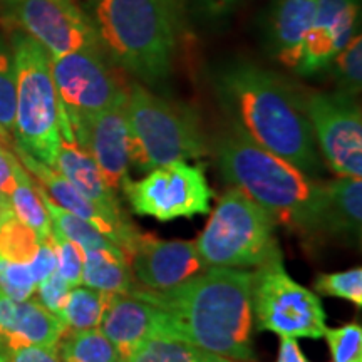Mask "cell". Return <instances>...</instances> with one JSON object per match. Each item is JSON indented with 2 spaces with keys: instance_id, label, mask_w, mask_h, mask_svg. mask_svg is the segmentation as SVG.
<instances>
[{
  "instance_id": "obj_1",
  "label": "cell",
  "mask_w": 362,
  "mask_h": 362,
  "mask_svg": "<svg viewBox=\"0 0 362 362\" xmlns=\"http://www.w3.org/2000/svg\"><path fill=\"white\" fill-rule=\"evenodd\" d=\"M253 272L208 267L166 291L136 287L129 296L156 309L158 336L187 341L235 362H252Z\"/></svg>"
},
{
  "instance_id": "obj_2",
  "label": "cell",
  "mask_w": 362,
  "mask_h": 362,
  "mask_svg": "<svg viewBox=\"0 0 362 362\" xmlns=\"http://www.w3.org/2000/svg\"><path fill=\"white\" fill-rule=\"evenodd\" d=\"M216 89L232 126L253 143L310 178L322 171L314 131L302 110L297 88L275 72L242 62L221 72Z\"/></svg>"
},
{
  "instance_id": "obj_3",
  "label": "cell",
  "mask_w": 362,
  "mask_h": 362,
  "mask_svg": "<svg viewBox=\"0 0 362 362\" xmlns=\"http://www.w3.org/2000/svg\"><path fill=\"white\" fill-rule=\"evenodd\" d=\"M214 153L230 187L260 205L274 223L302 237L325 235V181H315L297 166L253 143L232 126L215 138Z\"/></svg>"
},
{
  "instance_id": "obj_4",
  "label": "cell",
  "mask_w": 362,
  "mask_h": 362,
  "mask_svg": "<svg viewBox=\"0 0 362 362\" xmlns=\"http://www.w3.org/2000/svg\"><path fill=\"white\" fill-rule=\"evenodd\" d=\"M89 17L112 64L148 84L168 78L178 40L176 0H90Z\"/></svg>"
},
{
  "instance_id": "obj_5",
  "label": "cell",
  "mask_w": 362,
  "mask_h": 362,
  "mask_svg": "<svg viewBox=\"0 0 362 362\" xmlns=\"http://www.w3.org/2000/svg\"><path fill=\"white\" fill-rule=\"evenodd\" d=\"M126 119L131 163L141 171L200 160L210 153L197 111L188 104L156 96L141 84L129 86Z\"/></svg>"
},
{
  "instance_id": "obj_6",
  "label": "cell",
  "mask_w": 362,
  "mask_h": 362,
  "mask_svg": "<svg viewBox=\"0 0 362 362\" xmlns=\"http://www.w3.org/2000/svg\"><path fill=\"white\" fill-rule=\"evenodd\" d=\"M16 71V146L54 166L61 144V103L51 74V57L24 33L13 34Z\"/></svg>"
},
{
  "instance_id": "obj_7",
  "label": "cell",
  "mask_w": 362,
  "mask_h": 362,
  "mask_svg": "<svg viewBox=\"0 0 362 362\" xmlns=\"http://www.w3.org/2000/svg\"><path fill=\"white\" fill-rule=\"evenodd\" d=\"M208 267L250 269L282 259L270 215L238 188H228L197 242Z\"/></svg>"
},
{
  "instance_id": "obj_8",
  "label": "cell",
  "mask_w": 362,
  "mask_h": 362,
  "mask_svg": "<svg viewBox=\"0 0 362 362\" xmlns=\"http://www.w3.org/2000/svg\"><path fill=\"white\" fill-rule=\"evenodd\" d=\"M253 325L280 337L322 339L325 310L314 292L285 270L284 257L257 267L252 284Z\"/></svg>"
},
{
  "instance_id": "obj_9",
  "label": "cell",
  "mask_w": 362,
  "mask_h": 362,
  "mask_svg": "<svg viewBox=\"0 0 362 362\" xmlns=\"http://www.w3.org/2000/svg\"><path fill=\"white\" fill-rule=\"evenodd\" d=\"M136 215L151 216L158 221L192 218L211 210L214 189L205 175V165L175 161L148 171L141 180H129L121 185Z\"/></svg>"
},
{
  "instance_id": "obj_10",
  "label": "cell",
  "mask_w": 362,
  "mask_h": 362,
  "mask_svg": "<svg viewBox=\"0 0 362 362\" xmlns=\"http://www.w3.org/2000/svg\"><path fill=\"white\" fill-rule=\"evenodd\" d=\"M51 74L69 121L128 101L129 86L101 49L51 57Z\"/></svg>"
},
{
  "instance_id": "obj_11",
  "label": "cell",
  "mask_w": 362,
  "mask_h": 362,
  "mask_svg": "<svg viewBox=\"0 0 362 362\" xmlns=\"http://www.w3.org/2000/svg\"><path fill=\"white\" fill-rule=\"evenodd\" d=\"M302 110L329 168L339 176L362 175V112L356 98L298 89Z\"/></svg>"
},
{
  "instance_id": "obj_12",
  "label": "cell",
  "mask_w": 362,
  "mask_h": 362,
  "mask_svg": "<svg viewBox=\"0 0 362 362\" xmlns=\"http://www.w3.org/2000/svg\"><path fill=\"white\" fill-rule=\"evenodd\" d=\"M0 6L11 24L42 45L49 57L101 49L93 21L74 0H0Z\"/></svg>"
},
{
  "instance_id": "obj_13",
  "label": "cell",
  "mask_w": 362,
  "mask_h": 362,
  "mask_svg": "<svg viewBox=\"0 0 362 362\" xmlns=\"http://www.w3.org/2000/svg\"><path fill=\"white\" fill-rule=\"evenodd\" d=\"M54 170L61 173L81 194H84L98 210L110 218L121 237V250L129 260L134 250L139 233L133 221L124 214L123 206L117 200L116 192L106 183L101 170L88 153L79 146L72 133L71 123L66 112L61 111V144L54 161Z\"/></svg>"
},
{
  "instance_id": "obj_14",
  "label": "cell",
  "mask_w": 362,
  "mask_h": 362,
  "mask_svg": "<svg viewBox=\"0 0 362 362\" xmlns=\"http://www.w3.org/2000/svg\"><path fill=\"white\" fill-rule=\"evenodd\" d=\"M76 141L93 158L112 189H121L129 176L131 148L126 103L96 115L71 119Z\"/></svg>"
},
{
  "instance_id": "obj_15",
  "label": "cell",
  "mask_w": 362,
  "mask_h": 362,
  "mask_svg": "<svg viewBox=\"0 0 362 362\" xmlns=\"http://www.w3.org/2000/svg\"><path fill=\"white\" fill-rule=\"evenodd\" d=\"M133 275L148 291H166L206 270L194 242L139 233L129 257Z\"/></svg>"
},
{
  "instance_id": "obj_16",
  "label": "cell",
  "mask_w": 362,
  "mask_h": 362,
  "mask_svg": "<svg viewBox=\"0 0 362 362\" xmlns=\"http://www.w3.org/2000/svg\"><path fill=\"white\" fill-rule=\"evenodd\" d=\"M359 21L361 0H317L298 74L310 76L329 67L332 59L361 30Z\"/></svg>"
},
{
  "instance_id": "obj_17",
  "label": "cell",
  "mask_w": 362,
  "mask_h": 362,
  "mask_svg": "<svg viewBox=\"0 0 362 362\" xmlns=\"http://www.w3.org/2000/svg\"><path fill=\"white\" fill-rule=\"evenodd\" d=\"M317 0H274L267 19V40L272 56L296 71L304 54L305 37L314 22Z\"/></svg>"
},
{
  "instance_id": "obj_18",
  "label": "cell",
  "mask_w": 362,
  "mask_h": 362,
  "mask_svg": "<svg viewBox=\"0 0 362 362\" xmlns=\"http://www.w3.org/2000/svg\"><path fill=\"white\" fill-rule=\"evenodd\" d=\"M12 151L19 158L22 166L29 171V175H33L39 181L40 187L51 197L54 203H57L59 206L71 211V214L78 215L79 218L89 221L90 225L96 226L99 232L106 235L112 243H116L121 248V237L116 226L111 223L110 218L101 210L94 206V203H90L84 194H81L78 189L72 187L64 176L57 173L52 166L35 160L34 156H30L29 153H25L24 149L16 146V144L12 146Z\"/></svg>"
},
{
  "instance_id": "obj_19",
  "label": "cell",
  "mask_w": 362,
  "mask_h": 362,
  "mask_svg": "<svg viewBox=\"0 0 362 362\" xmlns=\"http://www.w3.org/2000/svg\"><path fill=\"white\" fill-rule=\"evenodd\" d=\"M99 329L126 356L138 344L158 336L156 309L129 293L110 296Z\"/></svg>"
},
{
  "instance_id": "obj_20",
  "label": "cell",
  "mask_w": 362,
  "mask_h": 362,
  "mask_svg": "<svg viewBox=\"0 0 362 362\" xmlns=\"http://www.w3.org/2000/svg\"><path fill=\"white\" fill-rule=\"evenodd\" d=\"M67 332L61 317L52 314L39 300L16 302L11 322L4 329V344L8 349L37 346L57 349L59 342Z\"/></svg>"
},
{
  "instance_id": "obj_21",
  "label": "cell",
  "mask_w": 362,
  "mask_h": 362,
  "mask_svg": "<svg viewBox=\"0 0 362 362\" xmlns=\"http://www.w3.org/2000/svg\"><path fill=\"white\" fill-rule=\"evenodd\" d=\"M325 235L327 237H361L362 181L356 176L325 181Z\"/></svg>"
},
{
  "instance_id": "obj_22",
  "label": "cell",
  "mask_w": 362,
  "mask_h": 362,
  "mask_svg": "<svg viewBox=\"0 0 362 362\" xmlns=\"http://www.w3.org/2000/svg\"><path fill=\"white\" fill-rule=\"evenodd\" d=\"M83 285L107 296H128L136 288L129 260L124 253L106 250L84 253Z\"/></svg>"
},
{
  "instance_id": "obj_23",
  "label": "cell",
  "mask_w": 362,
  "mask_h": 362,
  "mask_svg": "<svg viewBox=\"0 0 362 362\" xmlns=\"http://www.w3.org/2000/svg\"><path fill=\"white\" fill-rule=\"evenodd\" d=\"M35 187H37V192L40 198H42L49 218H51L52 228H56L62 237H66L72 243H76L83 250V253L94 250L123 253V250L116 243H112L106 235L99 232L96 226H93L89 221L79 218L78 215L71 214V211L59 206L57 203H54L40 185H35Z\"/></svg>"
},
{
  "instance_id": "obj_24",
  "label": "cell",
  "mask_w": 362,
  "mask_h": 362,
  "mask_svg": "<svg viewBox=\"0 0 362 362\" xmlns=\"http://www.w3.org/2000/svg\"><path fill=\"white\" fill-rule=\"evenodd\" d=\"M11 205L13 214L34 230L40 242L51 237L52 223L47 210L40 198L34 180L30 178L22 163L17 158L13 163V188L11 193Z\"/></svg>"
},
{
  "instance_id": "obj_25",
  "label": "cell",
  "mask_w": 362,
  "mask_h": 362,
  "mask_svg": "<svg viewBox=\"0 0 362 362\" xmlns=\"http://www.w3.org/2000/svg\"><path fill=\"white\" fill-rule=\"evenodd\" d=\"M124 362H235L216 356L187 341L155 336L134 347L124 356Z\"/></svg>"
},
{
  "instance_id": "obj_26",
  "label": "cell",
  "mask_w": 362,
  "mask_h": 362,
  "mask_svg": "<svg viewBox=\"0 0 362 362\" xmlns=\"http://www.w3.org/2000/svg\"><path fill=\"white\" fill-rule=\"evenodd\" d=\"M57 351L62 362H124V356L101 329L67 330Z\"/></svg>"
},
{
  "instance_id": "obj_27",
  "label": "cell",
  "mask_w": 362,
  "mask_h": 362,
  "mask_svg": "<svg viewBox=\"0 0 362 362\" xmlns=\"http://www.w3.org/2000/svg\"><path fill=\"white\" fill-rule=\"evenodd\" d=\"M39 243L34 230L13 214L11 202L0 203V260L30 264Z\"/></svg>"
},
{
  "instance_id": "obj_28",
  "label": "cell",
  "mask_w": 362,
  "mask_h": 362,
  "mask_svg": "<svg viewBox=\"0 0 362 362\" xmlns=\"http://www.w3.org/2000/svg\"><path fill=\"white\" fill-rule=\"evenodd\" d=\"M107 302V293L94 291L86 285L72 287L59 317L66 324L67 330L99 329Z\"/></svg>"
},
{
  "instance_id": "obj_29",
  "label": "cell",
  "mask_w": 362,
  "mask_h": 362,
  "mask_svg": "<svg viewBox=\"0 0 362 362\" xmlns=\"http://www.w3.org/2000/svg\"><path fill=\"white\" fill-rule=\"evenodd\" d=\"M332 76L337 90L351 98H357L362 88V37L361 30L352 37L346 47L332 59Z\"/></svg>"
},
{
  "instance_id": "obj_30",
  "label": "cell",
  "mask_w": 362,
  "mask_h": 362,
  "mask_svg": "<svg viewBox=\"0 0 362 362\" xmlns=\"http://www.w3.org/2000/svg\"><path fill=\"white\" fill-rule=\"evenodd\" d=\"M16 71L11 54L0 49V141L13 146L16 138Z\"/></svg>"
},
{
  "instance_id": "obj_31",
  "label": "cell",
  "mask_w": 362,
  "mask_h": 362,
  "mask_svg": "<svg viewBox=\"0 0 362 362\" xmlns=\"http://www.w3.org/2000/svg\"><path fill=\"white\" fill-rule=\"evenodd\" d=\"M320 296L342 298L357 307L362 305V269H349L336 274H320L314 282Z\"/></svg>"
},
{
  "instance_id": "obj_32",
  "label": "cell",
  "mask_w": 362,
  "mask_h": 362,
  "mask_svg": "<svg viewBox=\"0 0 362 362\" xmlns=\"http://www.w3.org/2000/svg\"><path fill=\"white\" fill-rule=\"evenodd\" d=\"M324 337L334 362H362V327L357 322L325 329Z\"/></svg>"
},
{
  "instance_id": "obj_33",
  "label": "cell",
  "mask_w": 362,
  "mask_h": 362,
  "mask_svg": "<svg viewBox=\"0 0 362 362\" xmlns=\"http://www.w3.org/2000/svg\"><path fill=\"white\" fill-rule=\"evenodd\" d=\"M51 240L54 252H56L57 274L66 280L69 287H79V285H83V250L76 243H72L71 240L62 237L56 228H52Z\"/></svg>"
},
{
  "instance_id": "obj_34",
  "label": "cell",
  "mask_w": 362,
  "mask_h": 362,
  "mask_svg": "<svg viewBox=\"0 0 362 362\" xmlns=\"http://www.w3.org/2000/svg\"><path fill=\"white\" fill-rule=\"evenodd\" d=\"M0 291L16 302L33 298L37 291V284L33 277L29 264H13L0 260Z\"/></svg>"
},
{
  "instance_id": "obj_35",
  "label": "cell",
  "mask_w": 362,
  "mask_h": 362,
  "mask_svg": "<svg viewBox=\"0 0 362 362\" xmlns=\"http://www.w3.org/2000/svg\"><path fill=\"white\" fill-rule=\"evenodd\" d=\"M69 285L57 272H54L51 277H47L42 282L37 284V292L39 293V302L42 304L45 309L51 310L52 314L59 315L61 314L62 307H64L67 296L71 292Z\"/></svg>"
},
{
  "instance_id": "obj_36",
  "label": "cell",
  "mask_w": 362,
  "mask_h": 362,
  "mask_svg": "<svg viewBox=\"0 0 362 362\" xmlns=\"http://www.w3.org/2000/svg\"><path fill=\"white\" fill-rule=\"evenodd\" d=\"M56 267H57L56 252H54L52 240L49 237L47 240H42V242L39 243L37 253H35L34 259L30 260L29 269L33 272L35 284H40L42 280L51 277L54 272H56Z\"/></svg>"
},
{
  "instance_id": "obj_37",
  "label": "cell",
  "mask_w": 362,
  "mask_h": 362,
  "mask_svg": "<svg viewBox=\"0 0 362 362\" xmlns=\"http://www.w3.org/2000/svg\"><path fill=\"white\" fill-rule=\"evenodd\" d=\"M7 362H62V361L57 354V349L27 346V347H19V349L8 351Z\"/></svg>"
},
{
  "instance_id": "obj_38",
  "label": "cell",
  "mask_w": 362,
  "mask_h": 362,
  "mask_svg": "<svg viewBox=\"0 0 362 362\" xmlns=\"http://www.w3.org/2000/svg\"><path fill=\"white\" fill-rule=\"evenodd\" d=\"M16 160V153L6 146L0 148V203L11 202L13 188V163Z\"/></svg>"
},
{
  "instance_id": "obj_39",
  "label": "cell",
  "mask_w": 362,
  "mask_h": 362,
  "mask_svg": "<svg viewBox=\"0 0 362 362\" xmlns=\"http://www.w3.org/2000/svg\"><path fill=\"white\" fill-rule=\"evenodd\" d=\"M194 4L208 19H221L233 11L238 0H194Z\"/></svg>"
},
{
  "instance_id": "obj_40",
  "label": "cell",
  "mask_w": 362,
  "mask_h": 362,
  "mask_svg": "<svg viewBox=\"0 0 362 362\" xmlns=\"http://www.w3.org/2000/svg\"><path fill=\"white\" fill-rule=\"evenodd\" d=\"M277 362H310L298 347L297 339L280 337Z\"/></svg>"
},
{
  "instance_id": "obj_41",
  "label": "cell",
  "mask_w": 362,
  "mask_h": 362,
  "mask_svg": "<svg viewBox=\"0 0 362 362\" xmlns=\"http://www.w3.org/2000/svg\"><path fill=\"white\" fill-rule=\"evenodd\" d=\"M0 346H4V336H2V330H0Z\"/></svg>"
},
{
  "instance_id": "obj_42",
  "label": "cell",
  "mask_w": 362,
  "mask_h": 362,
  "mask_svg": "<svg viewBox=\"0 0 362 362\" xmlns=\"http://www.w3.org/2000/svg\"><path fill=\"white\" fill-rule=\"evenodd\" d=\"M2 146H6V144H4L2 141H0V148H2Z\"/></svg>"
}]
</instances>
